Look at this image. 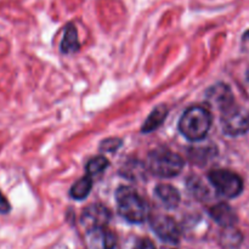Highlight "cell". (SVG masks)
<instances>
[{"label":"cell","mask_w":249,"mask_h":249,"mask_svg":"<svg viewBox=\"0 0 249 249\" xmlns=\"http://www.w3.org/2000/svg\"><path fill=\"white\" fill-rule=\"evenodd\" d=\"M108 160L104 156H99V157H95L92 160H90L87 164V173L89 177H95V175L101 174L102 172L108 168Z\"/></svg>","instance_id":"obj_15"},{"label":"cell","mask_w":249,"mask_h":249,"mask_svg":"<svg viewBox=\"0 0 249 249\" xmlns=\"http://www.w3.org/2000/svg\"><path fill=\"white\" fill-rule=\"evenodd\" d=\"M133 249H156V246L148 238H141L135 243Z\"/></svg>","instance_id":"obj_17"},{"label":"cell","mask_w":249,"mask_h":249,"mask_svg":"<svg viewBox=\"0 0 249 249\" xmlns=\"http://www.w3.org/2000/svg\"><path fill=\"white\" fill-rule=\"evenodd\" d=\"M167 116L168 107L165 106V105H160V106H157L152 112H151L150 116H148L147 119L145 121V123L142 124L141 131H142L143 134H148L151 133V131L158 129L163 123H164Z\"/></svg>","instance_id":"obj_13"},{"label":"cell","mask_w":249,"mask_h":249,"mask_svg":"<svg viewBox=\"0 0 249 249\" xmlns=\"http://www.w3.org/2000/svg\"><path fill=\"white\" fill-rule=\"evenodd\" d=\"M220 123L226 135H243L249 130V112L243 107L232 104L221 111Z\"/></svg>","instance_id":"obj_4"},{"label":"cell","mask_w":249,"mask_h":249,"mask_svg":"<svg viewBox=\"0 0 249 249\" xmlns=\"http://www.w3.org/2000/svg\"><path fill=\"white\" fill-rule=\"evenodd\" d=\"M89 241L95 249H113L116 246V236L106 228L89 231Z\"/></svg>","instance_id":"obj_10"},{"label":"cell","mask_w":249,"mask_h":249,"mask_svg":"<svg viewBox=\"0 0 249 249\" xmlns=\"http://www.w3.org/2000/svg\"><path fill=\"white\" fill-rule=\"evenodd\" d=\"M109 219H111V212L100 203L88 206L83 211L82 216H80V221H82L83 226H85L88 232L96 230V229L106 228Z\"/></svg>","instance_id":"obj_7"},{"label":"cell","mask_w":249,"mask_h":249,"mask_svg":"<svg viewBox=\"0 0 249 249\" xmlns=\"http://www.w3.org/2000/svg\"><path fill=\"white\" fill-rule=\"evenodd\" d=\"M155 192L156 196H157L158 198H160V201L164 204L165 208L174 209L179 206L181 197H180L179 191H178L174 186L164 184L157 185L155 189Z\"/></svg>","instance_id":"obj_11"},{"label":"cell","mask_w":249,"mask_h":249,"mask_svg":"<svg viewBox=\"0 0 249 249\" xmlns=\"http://www.w3.org/2000/svg\"><path fill=\"white\" fill-rule=\"evenodd\" d=\"M207 100L211 102L212 106L216 107L219 111H223L230 105L235 104L232 91L226 84L219 83V84L213 85L211 89L207 91Z\"/></svg>","instance_id":"obj_8"},{"label":"cell","mask_w":249,"mask_h":249,"mask_svg":"<svg viewBox=\"0 0 249 249\" xmlns=\"http://www.w3.org/2000/svg\"><path fill=\"white\" fill-rule=\"evenodd\" d=\"M208 179L214 189L221 196L228 198H235L243 191V180L240 175L228 169L212 170L208 174Z\"/></svg>","instance_id":"obj_5"},{"label":"cell","mask_w":249,"mask_h":249,"mask_svg":"<svg viewBox=\"0 0 249 249\" xmlns=\"http://www.w3.org/2000/svg\"><path fill=\"white\" fill-rule=\"evenodd\" d=\"M209 214L214 221H216L219 225L224 226V228H230L237 221V215L233 212V209L224 202L212 207Z\"/></svg>","instance_id":"obj_9"},{"label":"cell","mask_w":249,"mask_h":249,"mask_svg":"<svg viewBox=\"0 0 249 249\" xmlns=\"http://www.w3.org/2000/svg\"><path fill=\"white\" fill-rule=\"evenodd\" d=\"M117 206L121 216L133 224H140L146 218V204L142 197L130 186H121L116 192Z\"/></svg>","instance_id":"obj_3"},{"label":"cell","mask_w":249,"mask_h":249,"mask_svg":"<svg viewBox=\"0 0 249 249\" xmlns=\"http://www.w3.org/2000/svg\"><path fill=\"white\" fill-rule=\"evenodd\" d=\"M92 187V180L91 177L87 175V177L82 178V179L78 180L77 182L73 184V186L71 187L70 195L73 199H78V201H82L88 197V195L90 194Z\"/></svg>","instance_id":"obj_14"},{"label":"cell","mask_w":249,"mask_h":249,"mask_svg":"<svg viewBox=\"0 0 249 249\" xmlns=\"http://www.w3.org/2000/svg\"><path fill=\"white\" fill-rule=\"evenodd\" d=\"M151 228L156 235L167 243H178L180 240V229L177 221L168 215L155 214L151 216Z\"/></svg>","instance_id":"obj_6"},{"label":"cell","mask_w":249,"mask_h":249,"mask_svg":"<svg viewBox=\"0 0 249 249\" xmlns=\"http://www.w3.org/2000/svg\"><path fill=\"white\" fill-rule=\"evenodd\" d=\"M211 126V112L201 106L187 108L179 121L180 133L190 141H201L206 138Z\"/></svg>","instance_id":"obj_1"},{"label":"cell","mask_w":249,"mask_h":249,"mask_svg":"<svg viewBox=\"0 0 249 249\" xmlns=\"http://www.w3.org/2000/svg\"><path fill=\"white\" fill-rule=\"evenodd\" d=\"M10 211H11V206H10L9 201L0 191V214H7Z\"/></svg>","instance_id":"obj_18"},{"label":"cell","mask_w":249,"mask_h":249,"mask_svg":"<svg viewBox=\"0 0 249 249\" xmlns=\"http://www.w3.org/2000/svg\"><path fill=\"white\" fill-rule=\"evenodd\" d=\"M247 79H248V82H249V70L247 71Z\"/></svg>","instance_id":"obj_19"},{"label":"cell","mask_w":249,"mask_h":249,"mask_svg":"<svg viewBox=\"0 0 249 249\" xmlns=\"http://www.w3.org/2000/svg\"><path fill=\"white\" fill-rule=\"evenodd\" d=\"M123 141L122 139L118 138H108L106 140L102 141L100 143V151L102 153H109V152H116L119 147L122 146Z\"/></svg>","instance_id":"obj_16"},{"label":"cell","mask_w":249,"mask_h":249,"mask_svg":"<svg viewBox=\"0 0 249 249\" xmlns=\"http://www.w3.org/2000/svg\"><path fill=\"white\" fill-rule=\"evenodd\" d=\"M147 169L160 178L177 177L184 169V160L178 153L165 147H158L147 156Z\"/></svg>","instance_id":"obj_2"},{"label":"cell","mask_w":249,"mask_h":249,"mask_svg":"<svg viewBox=\"0 0 249 249\" xmlns=\"http://www.w3.org/2000/svg\"><path fill=\"white\" fill-rule=\"evenodd\" d=\"M60 48L63 53H74L79 51L80 43L78 38V31L73 23H68L66 26Z\"/></svg>","instance_id":"obj_12"}]
</instances>
